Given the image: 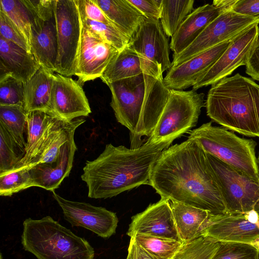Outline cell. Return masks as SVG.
<instances>
[{
	"instance_id": "1",
	"label": "cell",
	"mask_w": 259,
	"mask_h": 259,
	"mask_svg": "<svg viewBox=\"0 0 259 259\" xmlns=\"http://www.w3.org/2000/svg\"><path fill=\"white\" fill-rule=\"evenodd\" d=\"M149 185L170 201L212 215L227 212L206 153L193 139L188 138L162 151L152 168Z\"/></svg>"
},
{
	"instance_id": "2",
	"label": "cell",
	"mask_w": 259,
	"mask_h": 259,
	"mask_svg": "<svg viewBox=\"0 0 259 259\" xmlns=\"http://www.w3.org/2000/svg\"><path fill=\"white\" fill-rule=\"evenodd\" d=\"M177 138L157 142L149 138L136 148L107 144L95 159L87 161L81 180L88 189V197L111 198L142 185H149L152 168L162 151Z\"/></svg>"
},
{
	"instance_id": "3",
	"label": "cell",
	"mask_w": 259,
	"mask_h": 259,
	"mask_svg": "<svg viewBox=\"0 0 259 259\" xmlns=\"http://www.w3.org/2000/svg\"><path fill=\"white\" fill-rule=\"evenodd\" d=\"M117 121L130 131L132 148L142 136H151L168 100L170 90L163 77L142 73L107 84Z\"/></svg>"
},
{
	"instance_id": "4",
	"label": "cell",
	"mask_w": 259,
	"mask_h": 259,
	"mask_svg": "<svg viewBox=\"0 0 259 259\" xmlns=\"http://www.w3.org/2000/svg\"><path fill=\"white\" fill-rule=\"evenodd\" d=\"M207 115L223 127L259 137V84L237 73L212 84L205 102Z\"/></svg>"
},
{
	"instance_id": "5",
	"label": "cell",
	"mask_w": 259,
	"mask_h": 259,
	"mask_svg": "<svg viewBox=\"0 0 259 259\" xmlns=\"http://www.w3.org/2000/svg\"><path fill=\"white\" fill-rule=\"evenodd\" d=\"M21 243L37 259H94L93 247L50 216L23 223Z\"/></svg>"
},
{
	"instance_id": "6",
	"label": "cell",
	"mask_w": 259,
	"mask_h": 259,
	"mask_svg": "<svg viewBox=\"0 0 259 259\" xmlns=\"http://www.w3.org/2000/svg\"><path fill=\"white\" fill-rule=\"evenodd\" d=\"M207 153L218 158L248 177L259 180L255 156L256 142L240 138L224 127L203 124L189 133Z\"/></svg>"
},
{
	"instance_id": "7",
	"label": "cell",
	"mask_w": 259,
	"mask_h": 259,
	"mask_svg": "<svg viewBox=\"0 0 259 259\" xmlns=\"http://www.w3.org/2000/svg\"><path fill=\"white\" fill-rule=\"evenodd\" d=\"M204 94L190 91L170 90L167 102L149 138L157 142L178 138L195 126L204 106Z\"/></svg>"
},
{
	"instance_id": "8",
	"label": "cell",
	"mask_w": 259,
	"mask_h": 259,
	"mask_svg": "<svg viewBox=\"0 0 259 259\" xmlns=\"http://www.w3.org/2000/svg\"><path fill=\"white\" fill-rule=\"evenodd\" d=\"M205 153L225 204L227 213H244L254 210L259 213V180L252 179L213 156Z\"/></svg>"
},
{
	"instance_id": "9",
	"label": "cell",
	"mask_w": 259,
	"mask_h": 259,
	"mask_svg": "<svg viewBox=\"0 0 259 259\" xmlns=\"http://www.w3.org/2000/svg\"><path fill=\"white\" fill-rule=\"evenodd\" d=\"M58 38L55 72L67 77L75 74L82 31L76 0H55Z\"/></svg>"
},
{
	"instance_id": "10",
	"label": "cell",
	"mask_w": 259,
	"mask_h": 259,
	"mask_svg": "<svg viewBox=\"0 0 259 259\" xmlns=\"http://www.w3.org/2000/svg\"><path fill=\"white\" fill-rule=\"evenodd\" d=\"M128 46L138 55L143 73L163 77V73L171 67L169 44L159 20L146 18Z\"/></svg>"
},
{
	"instance_id": "11",
	"label": "cell",
	"mask_w": 259,
	"mask_h": 259,
	"mask_svg": "<svg viewBox=\"0 0 259 259\" xmlns=\"http://www.w3.org/2000/svg\"><path fill=\"white\" fill-rule=\"evenodd\" d=\"M32 8L31 52L41 67L54 72L58 50L55 0L34 1Z\"/></svg>"
},
{
	"instance_id": "12",
	"label": "cell",
	"mask_w": 259,
	"mask_h": 259,
	"mask_svg": "<svg viewBox=\"0 0 259 259\" xmlns=\"http://www.w3.org/2000/svg\"><path fill=\"white\" fill-rule=\"evenodd\" d=\"M254 24H259V18L242 15L232 11L222 13L190 46L179 54L173 55L171 66H178L199 54L231 40Z\"/></svg>"
},
{
	"instance_id": "13",
	"label": "cell",
	"mask_w": 259,
	"mask_h": 259,
	"mask_svg": "<svg viewBox=\"0 0 259 259\" xmlns=\"http://www.w3.org/2000/svg\"><path fill=\"white\" fill-rule=\"evenodd\" d=\"M258 24H254L230 40L229 45L214 64L197 80L193 89L212 85L245 65L250 53L259 38Z\"/></svg>"
},
{
	"instance_id": "14",
	"label": "cell",
	"mask_w": 259,
	"mask_h": 259,
	"mask_svg": "<svg viewBox=\"0 0 259 259\" xmlns=\"http://www.w3.org/2000/svg\"><path fill=\"white\" fill-rule=\"evenodd\" d=\"M202 236L220 242L250 244L259 249V213L252 210L211 214L209 224Z\"/></svg>"
},
{
	"instance_id": "15",
	"label": "cell",
	"mask_w": 259,
	"mask_h": 259,
	"mask_svg": "<svg viewBox=\"0 0 259 259\" xmlns=\"http://www.w3.org/2000/svg\"><path fill=\"white\" fill-rule=\"evenodd\" d=\"M52 192L62 209L64 219L72 226L87 229L103 238L115 233L118 222L115 213L88 203L67 200L55 191Z\"/></svg>"
},
{
	"instance_id": "16",
	"label": "cell",
	"mask_w": 259,
	"mask_h": 259,
	"mask_svg": "<svg viewBox=\"0 0 259 259\" xmlns=\"http://www.w3.org/2000/svg\"><path fill=\"white\" fill-rule=\"evenodd\" d=\"M82 87L69 77L54 74L51 93L50 114L71 121L91 113Z\"/></svg>"
},
{
	"instance_id": "17",
	"label": "cell",
	"mask_w": 259,
	"mask_h": 259,
	"mask_svg": "<svg viewBox=\"0 0 259 259\" xmlns=\"http://www.w3.org/2000/svg\"><path fill=\"white\" fill-rule=\"evenodd\" d=\"M137 234L181 241L168 199L161 197L132 218L126 234L132 237Z\"/></svg>"
},
{
	"instance_id": "18",
	"label": "cell",
	"mask_w": 259,
	"mask_h": 259,
	"mask_svg": "<svg viewBox=\"0 0 259 259\" xmlns=\"http://www.w3.org/2000/svg\"><path fill=\"white\" fill-rule=\"evenodd\" d=\"M118 52L114 47L82 27L75 75L82 82L100 78Z\"/></svg>"
},
{
	"instance_id": "19",
	"label": "cell",
	"mask_w": 259,
	"mask_h": 259,
	"mask_svg": "<svg viewBox=\"0 0 259 259\" xmlns=\"http://www.w3.org/2000/svg\"><path fill=\"white\" fill-rule=\"evenodd\" d=\"M230 42L222 43L178 66H171L163 78L165 86L175 90H183L193 86L220 57Z\"/></svg>"
},
{
	"instance_id": "20",
	"label": "cell",
	"mask_w": 259,
	"mask_h": 259,
	"mask_svg": "<svg viewBox=\"0 0 259 259\" xmlns=\"http://www.w3.org/2000/svg\"><path fill=\"white\" fill-rule=\"evenodd\" d=\"M77 149L73 136L62 146L55 162L25 167L29 169L32 187H38L51 192L58 188L70 172Z\"/></svg>"
},
{
	"instance_id": "21",
	"label": "cell",
	"mask_w": 259,
	"mask_h": 259,
	"mask_svg": "<svg viewBox=\"0 0 259 259\" xmlns=\"http://www.w3.org/2000/svg\"><path fill=\"white\" fill-rule=\"evenodd\" d=\"M40 67L31 52L0 36V77L9 75L25 83Z\"/></svg>"
},
{
	"instance_id": "22",
	"label": "cell",
	"mask_w": 259,
	"mask_h": 259,
	"mask_svg": "<svg viewBox=\"0 0 259 259\" xmlns=\"http://www.w3.org/2000/svg\"><path fill=\"white\" fill-rule=\"evenodd\" d=\"M224 12L212 4L194 10L171 37L169 46L173 55L179 54L190 46L211 22Z\"/></svg>"
},
{
	"instance_id": "23",
	"label": "cell",
	"mask_w": 259,
	"mask_h": 259,
	"mask_svg": "<svg viewBox=\"0 0 259 259\" xmlns=\"http://www.w3.org/2000/svg\"><path fill=\"white\" fill-rule=\"evenodd\" d=\"M62 120L42 111L27 113L25 154L14 169L24 167L30 162Z\"/></svg>"
},
{
	"instance_id": "24",
	"label": "cell",
	"mask_w": 259,
	"mask_h": 259,
	"mask_svg": "<svg viewBox=\"0 0 259 259\" xmlns=\"http://www.w3.org/2000/svg\"><path fill=\"white\" fill-rule=\"evenodd\" d=\"M169 203L181 241L186 243L202 236L209 224L211 214L181 202L169 200Z\"/></svg>"
},
{
	"instance_id": "25",
	"label": "cell",
	"mask_w": 259,
	"mask_h": 259,
	"mask_svg": "<svg viewBox=\"0 0 259 259\" xmlns=\"http://www.w3.org/2000/svg\"><path fill=\"white\" fill-rule=\"evenodd\" d=\"M54 72L41 66L24 83L23 107L26 113L42 111L50 114Z\"/></svg>"
},
{
	"instance_id": "26",
	"label": "cell",
	"mask_w": 259,
	"mask_h": 259,
	"mask_svg": "<svg viewBox=\"0 0 259 259\" xmlns=\"http://www.w3.org/2000/svg\"><path fill=\"white\" fill-rule=\"evenodd\" d=\"M96 2L113 25L130 39L147 18L128 0Z\"/></svg>"
},
{
	"instance_id": "27",
	"label": "cell",
	"mask_w": 259,
	"mask_h": 259,
	"mask_svg": "<svg viewBox=\"0 0 259 259\" xmlns=\"http://www.w3.org/2000/svg\"><path fill=\"white\" fill-rule=\"evenodd\" d=\"M142 73L139 57L128 45L113 58L100 78L107 84Z\"/></svg>"
},
{
	"instance_id": "28",
	"label": "cell",
	"mask_w": 259,
	"mask_h": 259,
	"mask_svg": "<svg viewBox=\"0 0 259 259\" xmlns=\"http://www.w3.org/2000/svg\"><path fill=\"white\" fill-rule=\"evenodd\" d=\"M194 0H161L160 22L165 35L172 37L194 10Z\"/></svg>"
},
{
	"instance_id": "29",
	"label": "cell",
	"mask_w": 259,
	"mask_h": 259,
	"mask_svg": "<svg viewBox=\"0 0 259 259\" xmlns=\"http://www.w3.org/2000/svg\"><path fill=\"white\" fill-rule=\"evenodd\" d=\"M0 124L10 133L16 143L25 151L27 113L23 106L0 105Z\"/></svg>"
},
{
	"instance_id": "30",
	"label": "cell",
	"mask_w": 259,
	"mask_h": 259,
	"mask_svg": "<svg viewBox=\"0 0 259 259\" xmlns=\"http://www.w3.org/2000/svg\"><path fill=\"white\" fill-rule=\"evenodd\" d=\"M154 259H173L184 243L175 240L137 234L133 237Z\"/></svg>"
},
{
	"instance_id": "31",
	"label": "cell",
	"mask_w": 259,
	"mask_h": 259,
	"mask_svg": "<svg viewBox=\"0 0 259 259\" xmlns=\"http://www.w3.org/2000/svg\"><path fill=\"white\" fill-rule=\"evenodd\" d=\"M0 10L9 18L30 45L32 15L25 1L1 0Z\"/></svg>"
},
{
	"instance_id": "32",
	"label": "cell",
	"mask_w": 259,
	"mask_h": 259,
	"mask_svg": "<svg viewBox=\"0 0 259 259\" xmlns=\"http://www.w3.org/2000/svg\"><path fill=\"white\" fill-rule=\"evenodd\" d=\"M83 28L92 35L114 47L118 52L126 48L130 38L115 26L81 17Z\"/></svg>"
},
{
	"instance_id": "33",
	"label": "cell",
	"mask_w": 259,
	"mask_h": 259,
	"mask_svg": "<svg viewBox=\"0 0 259 259\" xmlns=\"http://www.w3.org/2000/svg\"><path fill=\"white\" fill-rule=\"evenodd\" d=\"M25 154V150L0 124V173L15 168Z\"/></svg>"
},
{
	"instance_id": "34",
	"label": "cell",
	"mask_w": 259,
	"mask_h": 259,
	"mask_svg": "<svg viewBox=\"0 0 259 259\" xmlns=\"http://www.w3.org/2000/svg\"><path fill=\"white\" fill-rule=\"evenodd\" d=\"M220 242L208 237L200 236L184 243L173 259H211Z\"/></svg>"
},
{
	"instance_id": "35",
	"label": "cell",
	"mask_w": 259,
	"mask_h": 259,
	"mask_svg": "<svg viewBox=\"0 0 259 259\" xmlns=\"http://www.w3.org/2000/svg\"><path fill=\"white\" fill-rule=\"evenodd\" d=\"M32 187L29 169L25 167L0 173V195L10 196Z\"/></svg>"
},
{
	"instance_id": "36",
	"label": "cell",
	"mask_w": 259,
	"mask_h": 259,
	"mask_svg": "<svg viewBox=\"0 0 259 259\" xmlns=\"http://www.w3.org/2000/svg\"><path fill=\"white\" fill-rule=\"evenodd\" d=\"M259 249L253 245L234 242H220L211 259H258Z\"/></svg>"
},
{
	"instance_id": "37",
	"label": "cell",
	"mask_w": 259,
	"mask_h": 259,
	"mask_svg": "<svg viewBox=\"0 0 259 259\" xmlns=\"http://www.w3.org/2000/svg\"><path fill=\"white\" fill-rule=\"evenodd\" d=\"M24 83L11 75L0 77V105L23 106Z\"/></svg>"
},
{
	"instance_id": "38",
	"label": "cell",
	"mask_w": 259,
	"mask_h": 259,
	"mask_svg": "<svg viewBox=\"0 0 259 259\" xmlns=\"http://www.w3.org/2000/svg\"><path fill=\"white\" fill-rule=\"evenodd\" d=\"M0 36L27 51L31 52V47L27 40L2 10H0Z\"/></svg>"
},
{
	"instance_id": "39",
	"label": "cell",
	"mask_w": 259,
	"mask_h": 259,
	"mask_svg": "<svg viewBox=\"0 0 259 259\" xmlns=\"http://www.w3.org/2000/svg\"><path fill=\"white\" fill-rule=\"evenodd\" d=\"M76 2L81 17L115 26L97 4L96 0H76Z\"/></svg>"
},
{
	"instance_id": "40",
	"label": "cell",
	"mask_w": 259,
	"mask_h": 259,
	"mask_svg": "<svg viewBox=\"0 0 259 259\" xmlns=\"http://www.w3.org/2000/svg\"><path fill=\"white\" fill-rule=\"evenodd\" d=\"M148 19L159 20L161 0H128Z\"/></svg>"
},
{
	"instance_id": "41",
	"label": "cell",
	"mask_w": 259,
	"mask_h": 259,
	"mask_svg": "<svg viewBox=\"0 0 259 259\" xmlns=\"http://www.w3.org/2000/svg\"><path fill=\"white\" fill-rule=\"evenodd\" d=\"M232 11L246 16L259 18V0H237Z\"/></svg>"
},
{
	"instance_id": "42",
	"label": "cell",
	"mask_w": 259,
	"mask_h": 259,
	"mask_svg": "<svg viewBox=\"0 0 259 259\" xmlns=\"http://www.w3.org/2000/svg\"><path fill=\"white\" fill-rule=\"evenodd\" d=\"M245 66L246 73L253 79L259 81V38L250 53Z\"/></svg>"
},
{
	"instance_id": "43",
	"label": "cell",
	"mask_w": 259,
	"mask_h": 259,
	"mask_svg": "<svg viewBox=\"0 0 259 259\" xmlns=\"http://www.w3.org/2000/svg\"><path fill=\"white\" fill-rule=\"evenodd\" d=\"M128 254L130 259H154L136 243L133 237H131Z\"/></svg>"
},
{
	"instance_id": "44",
	"label": "cell",
	"mask_w": 259,
	"mask_h": 259,
	"mask_svg": "<svg viewBox=\"0 0 259 259\" xmlns=\"http://www.w3.org/2000/svg\"><path fill=\"white\" fill-rule=\"evenodd\" d=\"M237 0H214L212 4L224 12L232 11Z\"/></svg>"
},
{
	"instance_id": "45",
	"label": "cell",
	"mask_w": 259,
	"mask_h": 259,
	"mask_svg": "<svg viewBox=\"0 0 259 259\" xmlns=\"http://www.w3.org/2000/svg\"><path fill=\"white\" fill-rule=\"evenodd\" d=\"M126 259H130V255H129L128 254H127V257H126Z\"/></svg>"
},
{
	"instance_id": "46",
	"label": "cell",
	"mask_w": 259,
	"mask_h": 259,
	"mask_svg": "<svg viewBox=\"0 0 259 259\" xmlns=\"http://www.w3.org/2000/svg\"><path fill=\"white\" fill-rule=\"evenodd\" d=\"M0 259H3L2 254L1 253V257Z\"/></svg>"
},
{
	"instance_id": "47",
	"label": "cell",
	"mask_w": 259,
	"mask_h": 259,
	"mask_svg": "<svg viewBox=\"0 0 259 259\" xmlns=\"http://www.w3.org/2000/svg\"><path fill=\"white\" fill-rule=\"evenodd\" d=\"M257 161H258V162L259 163V153H258V156Z\"/></svg>"
},
{
	"instance_id": "48",
	"label": "cell",
	"mask_w": 259,
	"mask_h": 259,
	"mask_svg": "<svg viewBox=\"0 0 259 259\" xmlns=\"http://www.w3.org/2000/svg\"><path fill=\"white\" fill-rule=\"evenodd\" d=\"M258 259H259V253H258Z\"/></svg>"
}]
</instances>
